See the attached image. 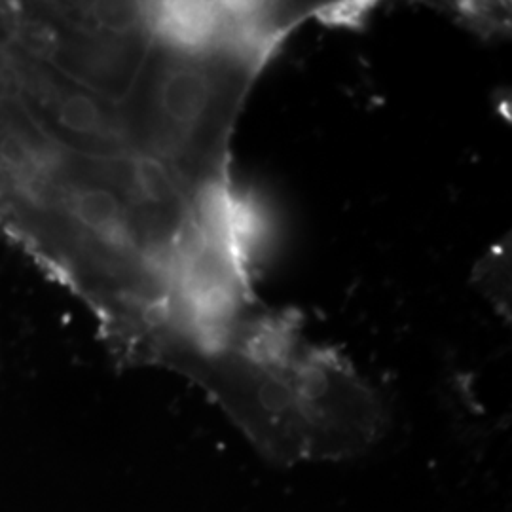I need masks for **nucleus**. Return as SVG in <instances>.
Returning <instances> with one entry per match:
<instances>
[{
	"mask_svg": "<svg viewBox=\"0 0 512 512\" xmlns=\"http://www.w3.org/2000/svg\"><path fill=\"white\" fill-rule=\"evenodd\" d=\"M0 78L61 147L88 158L133 152L122 109L6 46Z\"/></svg>",
	"mask_w": 512,
	"mask_h": 512,
	"instance_id": "nucleus-2",
	"label": "nucleus"
},
{
	"mask_svg": "<svg viewBox=\"0 0 512 512\" xmlns=\"http://www.w3.org/2000/svg\"><path fill=\"white\" fill-rule=\"evenodd\" d=\"M308 8L245 4L224 37L203 46H152L120 105L133 152L167 165L194 200L228 184V145L258 73Z\"/></svg>",
	"mask_w": 512,
	"mask_h": 512,
	"instance_id": "nucleus-1",
	"label": "nucleus"
}]
</instances>
